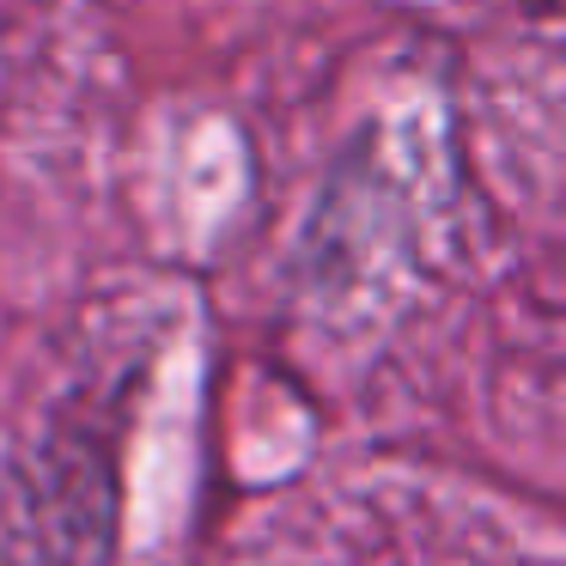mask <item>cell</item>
I'll return each instance as SVG.
<instances>
[]
</instances>
